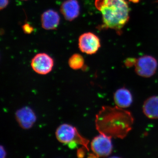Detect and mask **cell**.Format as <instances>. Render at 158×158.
Segmentation results:
<instances>
[{"label":"cell","instance_id":"ac0fdd59","mask_svg":"<svg viewBox=\"0 0 158 158\" xmlns=\"http://www.w3.org/2000/svg\"><path fill=\"white\" fill-rule=\"evenodd\" d=\"M77 155L78 157H84V155H85V150H84V149H82V148L79 149L78 151Z\"/></svg>","mask_w":158,"mask_h":158},{"label":"cell","instance_id":"5bb4252c","mask_svg":"<svg viewBox=\"0 0 158 158\" xmlns=\"http://www.w3.org/2000/svg\"><path fill=\"white\" fill-rule=\"evenodd\" d=\"M23 31L26 34H30L34 31V28L28 23H26L23 26Z\"/></svg>","mask_w":158,"mask_h":158},{"label":"cell","instance_id":"2e32d148","mask_svg":"<svg viewBox=\"0 0 158 158\" xmlns=\"http://www.w3.org/2000/svg\"><path fill=\"white\" fill-rule=\"evenodd\" d=\"M9 3V0H1V6H0V8L1 10L6 8L8 6Z\"/></svg>","mask_w":158,"mask_h":158},{"label":"cell","instance_id":"8fae6325","mask_svg":"<svg viewBox=\"0 0 158 158\" xmlns=\"http://www.w3.org/2000/svg\"><path fill=\"white\" fill-rule=\"evenodd\" d=\"M114 100L117 106L126 108L129 107L133 102V97L131 92L125 88L117 90L114 94Z\"/></svg>","mask_w":158,"mask_h":158},{"label":"cell","instance_id":"6da1fadb","mask_svg":"<svg viewBox=\"0 0 158 158\" xmlns=\"http://www.w3.org/2000/svg\"><path fill=\"white\" fill-rule=\"evenodd\" d=\"M134 118L129 111L118 107L103 106L97 114L95 126L101 134L123 139L132 128Z\"/></svg>","mask_w":158,"mask_h":158},{"label":"cell","instance_id":"7c38bea8","mask_svg":"<svg viewBox=\"0 0 158 158\" xmlns=\"http://www.w3.org/2000/svg\"><path fill=\"white\" fill-rule=\"evenodd\" d=\"M144 115L152 119L158 118V96H152L144 102L143 106Z\"/></svg>","mask_w":158,"mask_h":158},{"label":"cell","instance_id":"ffe728a7","mask_svg":"<svg viewBox=\"0 0 158 158\" xmlns=\"http://www.w3.org/2000/svg\"></svg>","mask_w":158,"mask_h":158},{"label":"cell","instance_id":"52a82bcc","mask_svg":"<svg viewBox=\"0 0 158 158\" xmlns=\"http://www.w3.org/2000/svg\"><path fill=\"white\" fill-rule=\"evenodd\" d=\"M54 60L48 54H37L32 59L31 65L36 73L46 75L49 73L54 66Z\"/></svg>","mask_w":158,"mask_h":158},{"label":"cell","instance_id":"277c9868","mask_svg":"<svg viewBox=\"0 0 158 158\" xmlns=\"http://www.w3.org/2000/svg\"><path fill=\"white\" fill-rule=\"evenodd\" d=\"M90 148L94 157L108 156L113 150L111 138L100 134L94 138L90 143Z\"/></svg>","mask_w":158,"mask_h":158},{"label":"cell","instance_id":"30bf717a","mask_svg":"<svg viewBox=\"0 0 158 158\" xmlns=\"http://www.w3.org/2000/svg\"><path fill=\"white\" fill-rule=\"evenodd\" d=\"M42 27L46 30L56 29L60 22V17L58 12L53 10L44 11L41 15Z\"/></svg>","mask_w":158,"mask_h":158},{"label":"cell","instance_id":"d6986e66","mask_svg":"<svg viewBox=\"0 0 158 158\" xmlns=\"http://www.w3.org/2000/svg\"><path fill=\"white\" fill-rule=\"evenodd\" d=\"M23 1H27V0H23Z\"/></svg>","mask_w":158,"mask_h":158},{"label":"cell","instance_id":"7a4b0ae2","mask_svg":"<svg viewBox=\"0 0 158 158\" xmlns=\"http://www.w3.org/2000/svg\"><path fill=\"white\" fill-rule=\"evenodd\" d=\"M95 6L101 11L102 24L99 29H113L118 35L130 19V8L126 0H95Z\"/></svg>","mask_w":158,"mask_h":158},{"label":"cell","instance_id":"5b68a950","mask_svg":"<svg viewBox=\"0 0 158 158\" xmlns=\"http://www.w3.org/2000/svg\"><path fill=\"white\" fill-rule=\"evenodd\" d=\"M135 70L138 75L143 77H150L156 73L158 63L155 58L151 56H144L136 60Z\"/></svg>","mask_w":158,"mask_h":158},{"label":"cell","instance_id":"8992f818","mask_svg":"<svg viewBox=\"0 0 158 158\" xmlns=\"http://www.w3.org/2000/svg\"><path fill=\"white\" fill-rule=\"evenodd\" d=\"M78 44L80 50L88 55L96 53L101 47L99 37L90 32L84 33L80 36Z\"/></svg>","mask_w":158,"mask_h":158},{"label":"cell","instance_id":"9a60e30c","mask_svg":"<svg viewBox=\"0 0 158 158\" xmlns=\"http://www.w3.org/2000/svg\"><path fill=\"white\" fill-rule=\"evenodd\" d=\"M137 59H134V58H129L126 60L125 62V64L127 67H131L133 65H135Z\"/></svg>","mask_w":158,"mask_h":158},{"label":"cell","instance_id":"3957f363","mask_svg":"<svg viewBox=\"0 0 158 158\" xmlns=\"http://www.w3.org/2000/svg\"><path fill=\"white\" fill-rule=\"evenodd\" d=\"M58 141L62 144H69L75 147L77 144H81L89 151L88 145L89 141L82 137L76 128L71 125L64 123L57 128L56 132Z\"/></svg>","mask_w":158,"mask_h":158},{"label":"cell","instance_id":"ba28073f","mask_svg":"<svg viewBox=\"0 0 158 158\" xmlns=\"http://www.w3.org/2000/svg\"><path fill=\"white\" fill-rule=\"evenodd\" d=\"M15 118L20 126L26 130L32 127L37 120L35 113L29 107L18 110L15 113Z\"/></svg>","mask_w":158,"mask_h":158},{"label":"cell","instance_id":"e0dca14e","mask_svg":"<svg viewBox=\"0 0 158 158\" xmlns=\"http://www.w3.org/2000/svg\"><path fill=\"white\" fill-rule=\"evenodd\" d=\"M6 156V151L4 149L2 146L1 147V158H5Z\"/></svg>","mask_w":158,"mask_h":158},{"label":"cell","instance_id":"9c48e42d","mask_svg":"<svg viewBox=\"0 0 158 158\" xmlns=\"http://www.w3.org/2000/svg\"><path fill=\"white\" fill-rule=\"evenodd\" d=\"M60 11L66 20L72 21L80 14L78 2L77 0H66L61 5Z\"/></svg>","mask_w":158,"mask_h":158},{"label":"cell","instance_id":"4fadbf2b","mask_svg":"<svg viewBox=\"0 0 158 158\" xmlns=\"http://www.w3.org/2000/svg\"><path fill=\"white\" fill-rule=\"evenodd\" d=\"M68 63L71 68L74 70H77L83 67L85 60L81 55L79 54H74L69 58Z\"/></svg>","mask_w":158,"mask_h":158}]
</instances>
